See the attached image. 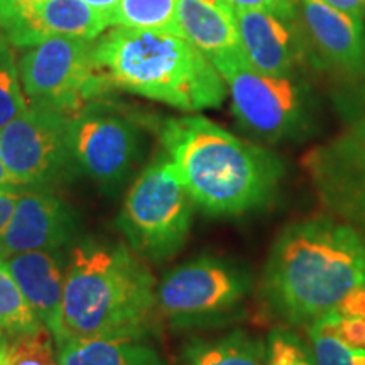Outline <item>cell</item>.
<instances>
[{
	"instance_id": "cell-1",
	"label": "cell",
	"mask_w": 365,
	"mask_h": 365,
	"mask_svg": "<svg viewBox=\"0 0 365 365\" xmlns=\"http://www.w3.org/2000/svg\"><path fill=\"white\" fill-rule=\"evenodd\" d=\"M365 291V235L340 218L309 217L286 225L262 271L267 312L289 328L344 307Z\"/></svg>"
},
{
	"instance_id": "cell-2",
	"label": "cell",
	"mask_w": 365,
	"mask_h": 365,
	"mask_svg": "<svg viewBox=\"0 0 365 365\" xmlns=\"http://www.w3.org/2000/svg\"><path fill=\"white\" fill-rule=\"evenodd\" d=\"M156 277L124 242L86 239L68 255L56 349L70 340H149L158 331Z\"/></svg>"
},
{
	"instance_id": "cell-3",
	"label": "cell",
	"mask_w": 365,
	"mask_h": 365,
	"mask_svg": "<svg viewBox=\"0 0 365 365\" xmlns=\"http://www.w3.org/2000/svg\"><path fill=\"white\" fill-rule=\"evenodd\" d=\"M159 139L195 207L207 215H247L269 207L279 193L281 158L207 117L166 118Z\"/></svg>"
},
{
	"instance_id": "cell-4",
	"label": "cell",
	"mask_w": 365,
	"mask_h": 365,
	"mask_svg": "<svg viewBox=\"0 0 365 365\" xmlns=\"http://www.w3.org/2000/svg\"><path fill=\"white\" fill-rule=\"evenodd\" d=\"M93 56L112 90L181 112L217 108L228 95L215 65L180 33L112 27L95 39Z\"/></svg>"
},
{
	"instance_id": "cell-5",
	"label": "cell",
	"mask_w": 365,
	"mask_h": 365,
	"mask_svg": "<svg viewBox=\"0 0 365 365\" xmlns=\"http://www.w3.org/2000/svg\"><path fill=\"white\" fill-rule=\"evenodd\" d=\"M195 203L166 154L159 153L127 191L117 225L127 245L149 262H164L185 247Z\"/></svg>"
},
{
	"instance_id": "cell-6",
	"label": "cell",
	"mask_w": 365,
	"mask_h": 365,
	"mask_svg": "<svg viewBox=\"0 0 365 365\" xmlns=\"http://www.w3.org/2000/svg\"><path fill=\"white\" fill-rule=\"evenodd\" d=\"M252 286V274L240 264L200 255L158 282L159 317L175 330L230 325L244 313Z\"/></svg>"
},
{
	"instance_id": "cell-7",
	"label": "cell",
	"mask_w": 365,
	"mask_h": 365,
	"mask_svg": "<svg viewBox=\"0 0 365 365\" xmlns=\"http://www.w3.org/2000/svg\"><path fill=\"white\" fill-rule=\"evenodd\" d=\"M68 137L78 171L107 193L130 180L145 150L140 122L102 97L71 113Z\"/></svg>"
},
{
	"instance_id": "cell-8",
	"label": "cell",
	"mask_w": 365,
	"mask_h": 365,
	"mask_svg": "<svg viewBox=\"0 0 365 365\" xmlns=\"http://www.w3.org/2000/svg\"><path fill=\"white\" fill-rule=\"evenodd\" d=\"M95 39L53 38L26 48L17 59L27 105L71 115L112 88L93 56Z\"/></svg>"
},
{
	"instance_id": "cell-9",
	"label": "cell",
	"mask_w": 365,
	"mask_h": 365,
	"mask_svg": "<svg viewBox=\"0 0 365 365\" xmlns=\"http://www.w3.org/2000/svg\"><path fill=\"white\" fill-rule=\"evenodd\" d=\"M227 85L232 112L245 130L276 144L296 137L307 120V97L294 76L255 70L244 51L212 59Z\"/></svg>"
},
{
	"instance_id": "cell-10",
	"label": "cell",
	"mask_w": 365,
	"mask_h": 365,
	"mask_svg": "<svg viewBox=\"0 0 365 365\" xmlns=\"http://www.w3.org/2000/svg\"><path fill=\"white\" fill-rule=\"evenodd\" d=\"M68 120L66 113L29 105L0 130V156L22 188L49 190L80 175L71 154Z\"/></svg>"
},
{
	"instance_id": "cell-11",
	"label": "cell",
	"mask_w": 365,
	"mask_h": 365,
	"mask_svg": "<svg viewBox=\"0 0 365 365\" xmlns=\"http://www.w3.org/2000/svg\"><path fill=\"white\" fill-rule=\"evenodd\" d=\"M304 170L327 212L365 235V118L312 150Z\"/></svg>"
},
{
	"instance_id": "cell-12",
	"label": "cell",
	"mask_w": 365,
	"mask_h": 365,
	"mask_svg": "<svg viewBox=\"0 0 365 365\" xmlns=\"http://www.w3.org/2000/svg\"><path fill=\"white\" fill-rule=\"evenodd\" d=\"M108 24L83 0H2L0 33L16 48L53 38L97 39Z\"/></svg>"
},
{
	"instance_id": "cell-13",
	"label": "cell",
	"mask_w": 365,
	"mask_h": 365,
	"mask_svg": "<svg viewBox=\"0 0 365 365\" xmlns=\"http://www.w3.org/2000/svg\"><path fill=\"white\" fill-rule=\"evenodd\" d=\"M76 235L78 218L61 196L43 188H26L0 235V259L31 250L66 249Z\"/></svg>"
},
{
	"instance_id": "cell-14",
	"label": "cell",
	"mask_w": 365,
	"mask_h": 365,
	"mask_svg": "<svg viewBox=\"0 0 365 365\" xmlns=\"http://www.w3.org/2000/svg\"><path fill=\"white\" fill-rule=\"evenodd\" d=\"M235 22L244 56L255 70L272 76H294L304 56L298 21L271 12L237 11Z\"/></svg>"
},
{
	"instance_id": "cell-15",
	"label": "cell",
	"mask_w": 365,
	"mask_h": 365,
	"mask_svg": "<svg viewBox=\"0 0 365 365\" xmlns=\"http://www.w3.org/2000/svg\"><path fill=\"white\" fill-rule=\"evenodd\" d=\"M68 255L65 249L31 250L4 259L41 323L54 336L61 323Z\"/></svg>"
},
{
	"instance_id": "cell-16",
	"label": "cell",
	"mask_w": 365,
	"mask_h": 365,
	"mask_svg": "<svg viewBox=\"0 0 365 365\" xmlns=\"http://www.w3.org/2000/svg\"><path fill=\"white\" fill-rule=\"evenodd\" d=\"M314 365H365V291L304 328Z\"/></svg>"
},
{
	"instance_id": "cell-17",
	"label": "cell",
	"mask_w": 365,
	"mask_h": 365,
	"mask_svg": "<svg viewBox=\"0 0 365 365\" xmlns=\"http://www.w3.org/2000/svg\"><path fill=\"white\" fill-rule=\"evenodd\" d=\"M304 26L322 58L344 71L364 63V19L331 7L325 0H298Z\"/></svg>"
},
{
	"instance_id": "cell-18",
	"label": "cell",
	"mask_w": 365,
	"mask_h": 365,
	"mask_svg": "<svg viewBox=\"0 0 365 365\" xmlns=\"http://www.w3.org/2000/svg\"><path fill=\"white\" fill-rule=\"evenodd\" d=\"M178 24L181 34L210 61L242 51L235 14L225 0H180Z\"/></svg>"
},
{
	"instance_id": "cell-19",
	"label": "cell",
	"mask_w": 365,
	"mask_h": 365,
	"mask_svg": "<svg viewBox=\"0 0 365 365\" xmlns=\"http://www.w3.org/2000/svg\"><path fill=\"white\" fill-rule=\"evenodd\" d=\"M56 350L58 365H168L148 340H70Z\"/></svg>"
},
{
	"instance_id": "cell-20",
	"label": "cell",
	"mask_w": 365,
	"mask_h": 365,
	"mask_svg": "<svg viewBox=\"0 0 365 365\" xmlns=\"http://www.w3.org/2000/svg\"><path fill=\"white\" fill-rule=\"evenodd\" d=\"M182 365H267L266 340L234 330L218 339H193L182 346Z\"/></svg>"
},
{
	"instance_id": "cell-21",
	"label": "cell",
	"mask_w": 365,
	"mask_h": 365,
	"mask_svg": "<svg viewBox=\"0 0 365 365\" xmlns=\"http://www.w3.org/2000/svg\"><path fill=\"white\" fill-rule=\"evenodd\" d=\"M0 327L9 341L48 330L31 309L4 259H0Z\"/></svg>"
},
{
	"instance_id": "cell-22",
	"label": "cell",
	"mask_w": 365,
	"mask_h": 365,
	"mask_svg": "<svg viewBox=\"0 0 365 365\" xmlns=\"http://www.w3.org/2000/svg\"><path fill=\"white\" fill-rule=\"evenodd\" d=\"M178 4L180 0H120L108 27L156 29L181 34Z\"/></svg>"
},
{
	"instance_id": "cell-23",
	"label": "cell",
	"mask_w": 365,
	"mask_h": 365,
	"mask_svg": "<svg viewBox=\"0 0 365 365\" xmlns=\"http://www.w3.org/2000/svg\"><path fill=\"white\" fill-rule=\"evenodd\" d=\"M14 46L0 33V130L27 110Z\"/></svg>"
},
{
	"instance_id": "cell-24",
	"label": "cell",
	"mask_w": 365,
	"mask_h": 365,
	"mask_svg": "<svg viewBox=\"0 0 365 365\" xmlns=\"http://www.w3.org/2000/svg\"><path fill=\"white\" fill-rule=\"evenodd\" d=\"M267 365H314L307 340L294 328L277 325L266 336Z\"/></svg>"
},
{
	"instance_id": "cell-25",
	"label": "cell",
	"mask_w": 365,
	"mask_h": 365,
	"mask_svg": "<svg viewBox=\"0 0 365 365\" xmlns=\"http://www.w3.org/2000/svg\"><path fill=\"white\" fill-rule=\"evenodd\" d=\"M9 365H58V350L49 330L9 341Z\"/></svg>"
},
{
	"instance_id": "cell-26",
	"label": "cell",
	"mask_w": 365,
	"mask_h": 365,
	"mask_svg": "<svg viewBox=\"0 0 365 365\" xmlns=\"http://www.w3.org/2000/svg\"><path fill=\"white\" fill-rule=\"evenodd\" d=\"M232 11H262L284 19L298 21V0H225Z\"/></svg>"
},
{
	"instance_id": "cell-27",
	"label": "cell",
	"mask_w": 365,
	"mask_h": 365,
	"mask_svg": "<svg viewBox=\"0 0 365 365\" xmlns=\"http://www.w3.org/2000/svg\"><path fill=\"white\" fill-rule=\"evenodd\" d=\"M21 191H6L0 190V235L4 234L9 222H11L14 210H16L17 200H19Z\"/></svg>"
},
{
	"instance_id": "cell-28",
	"label": "cell",
	"mask_w": 365,
	"mask_h": 365,
	"mask_svg": "<svg viewBox=\"0 0 365 365\" xmlns=\"http://www.w3.org/2000/svg\"><path fill=\"white\" fill-rule=\"evenodd\" d=\"M325 2L339 11L350 14V16L362 17V19L365 16V0H325Z\"/></svg>"
},
{
	"instance_id": "cell-29",
	"label": "cell",
	"mask_w": 365,
	"mask_h": 365,
	"mask_svg": "<svg viewBox=\"0 0 365 365\" xmlns=\"http://www.w3.org/2000/svg\"><path fill=\"white\" fill-rule=\"evenodd\" d=\"M83 2L88 4L91 9H95V11L107 21V24H110L112 14L115 11V7L118 6L120 0H83Z\"/></svg>"
},
{
	"instance_id": "cell-30",
	"label": "cell",
	"mask_w": 365,
	"mask_h": 365,
	"mask_svg": "<svg viewBox=\"0 0 365 365\" xmlns=\"http://www.w3.org/2000/svg\"><path fill=\"white\" fill-rule=\"evenodd\" d=\"M0 190H6V191H22L26 188L14 180V176L9 173L6 163H4L2 156H0Z\"/></svg>"
},
{
	"instance_id": "cell-31",
	"label": "cell",
	"mask_w": 365,
	"mask_h": 365,
	"mask_svg": "<svg viewBox=\"0 0 365 365\" xmlns=\"http://www.w3.org/2000/svg\"><path fill=\"white\" fill-rule=\"evenodd\" d=\"M0 365H9V341L0 344Z\"/></svg>"
},
{
	"instance_id": "cell-32",
	"label": "cell",
	"mask_w": 365,
	"mask_h": 365,
	"mask_svg": "<svg viewBox=\"0 0 365 365\" xmlns=\"http://www.w3.org/2000/svg\"><path fill=\"white\" fill-rule=\"evenodd\" d=\"M6 341H9L6 331L2 330V327H0V344H6Z\"/></svg>"
},
{
	"instance_id": "cell-33",
	"label": "cell",
	"mask_w": 365,
	"mask_h": 365,
	"mask_svg": "<svg viewBox=\"0 0 365 365\" xmlns=\"http://www.w3.org/2000/svg\"><path fill=\"white\" fill-rule=\"evenodd\" d=\"M0 4H2V0H0Z\"/></svg>"
}]
</instances>
